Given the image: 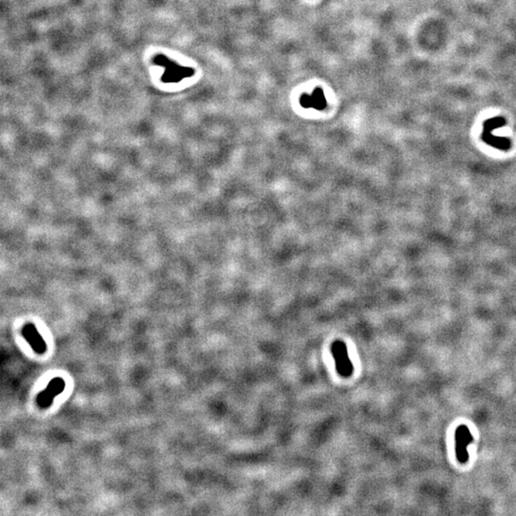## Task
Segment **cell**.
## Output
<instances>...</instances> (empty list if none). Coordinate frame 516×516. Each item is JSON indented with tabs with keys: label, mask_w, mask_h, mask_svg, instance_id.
<instances>
[{
	"label": "cell",
	"mask_w": 516,
	"mask_h": 516,
	"mask_svg": "<svg viewBox=\"0 0 516 516\" xmlns=\"http://www.w3.org/2000/svg\"><path fill=\"white\" fill-rule=\"evenodd\" d=\"M155 62L158 63V64H162L163 66H165L166 68L165 70V75L167 76L165 79H163L164 82L166 83H172V82H180L182 79H185V78H188V77H191L194 75V70L192 68H188V67H182V66H179L178 64H175L172 62H170L169 60H166L165 57H157V59L155 60Z\"/></svg>",
	"instance_id": "cell-1"
},
{
	"label": "cell",
	"mask_w": 516,
	"mask_h": 516,
	"mask_svg": "<svg viewBox=\"0 0 516 516\" xmlns=\"http://www.w3.org/2000/svg\"><path fill=\"white\" fill-rule=\"evenodd\" d=\"M299 103L303 108H314L323 110L327 106V101L322 88L316 87L311 94L304 93L299 99Z\"/></svg>",
	"instance_id": "cell-2"
}]
</instances>
